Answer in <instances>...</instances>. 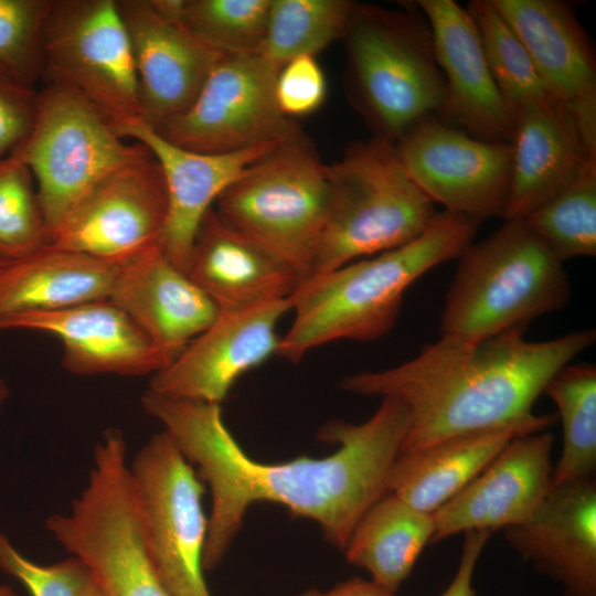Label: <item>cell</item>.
Listing matches in <instances>:
<instances>
[{
  "label": "cell",
  "instance_id": "obj_1",
  "mask_svg": "<svg viewBox=\"0 0 596 596\" xmlns=\"http://www.w3.org/2000/svg\"><path fill=\"white\" fill-rule=\"evenodd\" d=\"M145 411L158 419L211 492L203 568H215L242 526L251 504L267 501L319 523L343 550L362 515L389 493L392 467L405 440L409 415L390 397L361 424L333 419L318 439L339 445L323 458L298 457L280 464L249 457L233 437L221 406L146 391Z\"/></svg>",
  "mask_w": 596,
  "mask_h": 596
},
{
  "label": "cell",
  "instance_id": "obj_2",
  "mask_svg": "<svg viewBox=\"0 0 596 596\" xmlns=\"http://www.w3.org/2000/svg\"><path fill=\"white\" fill-rule=\"evenodd\" d=\"M594 329L529 341L524 329L482 340L440 336L396 366L344 376L353 394L390 397L409 415L401 453L440 439L538 417L533 406L550 379L588 349Z\"/></svg>",
  "mask_w": 596,
  "mask_h": 596
},
{
  "label": "cell",
  "instance_id": "obj_3",
  "mask_svg": "<svg viewBox=\"0 0 596 596\" xmlns=\"http://www.w3.org/2000/svg\"><path fill=\"white\" fill-rule=\"evenodd\" d=\"M479 224L437 212L409 243L305 278L290 297L295 316L276 355L298 363L332 341L382 338L395 326L407 288L432 268L457 259L473 242Z\"/></svg>",
  "mask_w": 596,
  "mask_h": 596
},
{
  "label": "cell",
  "instance_id": "obj_4",
  "mask_svg": "<svg viewBox=\"0 0 596 596\" xmlns=\"http://www.w3.org/2000/svg\"><path fill=\"white\" fill-rule=\"evenodd\" d=\"M341 40L347 94L373 137L395 145L419 121L437 117L445 79L415 1L402 10L354 3Z\"/></svg>",
  "mask_w": 596,
  "mask_h": 596
},
{
  "label": "cell",
  "instance_id": "obj_5",
  "mask_svg": "<svg viewBox=\"0 0 596 596\" xmlns=\"http://www.w3.org/2000/svg\"><path fill=\"white\" fill-rule=\"evenodd\" d=\"M458 263L440 316L441 336L482 340L563 309L571 297L564 263L524 219H507L470 243Z\"/></svg>",
  "mask_w": 596,
  "mask_h": 596
},
{
  "label": "cell",
  "instance_id": "obj_6",
  "mask_svg": "<svg viewBox=\"0 0 596 596\" xmlns=\"http://www.w3.org/2000/svg\"><path fill=\"white\" fill-rule=\"evenodd\" d=\"M327 171V213L309 276L405 245L437 213L389 141L352 142Z\"/></svg>",
  "mask_w": 596,
  "mask_h": 596
},
{
  "label": "cell",
  "instance_id": "obj_7",
  "mask_svg": "<svg viewBox=\"0 0 596 596\" xmlns=\"http://www.w3.org/2000/svg\"><path fill=\"white\" fill-rule=\"evenodd\" d=\"M328 192L327 164L298 130L251 163L213 210L305 279L324 224Z\"/></svg>",
  "mask_w": 596,
  "mask_h": 596
},
{
  "label": "cell",
  "instance_id": "obj_8",
  "mask_svg": "<svg viewBox=\"0 0 596 596\" xmlns=\"http://www.w3.org/2000/svg\"><path fill=\"white\" fill-rule=\"evenodd\" d=\"M148 151L128 143L111 121L75 91L45 83L29 137L10 155L31 171L50 243L82 199L107 174Z\"/></svg>",
  "mask_w": 596,
  "mask_h": 596
},
{
  "label": "cell",
  "instance_id": "obj_9",
  "mask_svg": "<svg viewBox=\"0 0 596 596\" xmlns=\"http://www.w3.org/2000/svg\"><path fill=\"white\" fill-rule=\"evenodd\" d=\"M42 81L75 91L114 126L140 119L138 78L117 0L52 1Z\"/></svg>",
  "mask_w": 596,
  "mask_h": 596
},
{
  "label": "cell",
  "instance_id": "obj_10",
  "mask_svg": "<svg viewBox=\"0 0 596 596\" xmlns=\"http://www.w3.org/2000/svg\"><path fill=\"white\" fill-rule=\"evenodd\" d=\"M129 469L162 585L170 596H211L203 576L204 483L196 470L166 430L141 447Z\"/></svg>",
  "mask_w": 596,
  "mask_h": 596
},
{
  "label": "cell",
  "instance_id": "obj_11",
  "mask_svg": "<svg viewBox=\"0 0 596 596\" xmlns=\"http://www.w3.org/2000/svg\"><path fill=\"white\" fill-rule=\"evenodd\" d=\"M278 72L260 53L221 54L192 105L152 129L169 142L201 153L280 142L300 129L277 105Z\"/></svg>",
  "mask_w": 596,
  "mask_h": 596
},
{
  "label": "cell",
  "instance_id": "obj_12",
  "mask_svg": "<svg viewBox=\"0 0 596 596\" xmlns=\"http://www.w3.org/2000/svg\"><path fill=\"white\" fill-rule=\"evenodd\" d=\"M405 171L443 211L481 221L507 211L513 148L468 135L436 116L415 125L395 145Z\"/></svg>",
  "mask_w": 596,
  "mask_h": 596
},
{
  "label": "cell",
  "instance_id": "obj_13",
  "mask_svg": "<svg viewBox=\"0 0 596 596\" xmlns=\"http://www.w3.org/2000/svg\"><path fill=\"white\" fill-rule=\"evenodd\" d=\"M167 212L163 174L148 149L103 178L50 244L120 265L160 245Z\"/></svg>",
  "mask_w": 596,
  "mask_h": 596
},
{
  "label": "cell",
  "instance_id": "obj_14",
  "mask_svg": "<svg viewBox=\"0 0 596 596\" xmlns=\"http://www.w3.org/2000/svg\"><path fill=\"white\" fill-rule=\"evenodd\" d=\"M288 311L290 299L220 312L170 364L152 374L147 391L220 405L244 373L276 354L277 324Z\"/></svg>",
  "mask_w": 596,
  "mask_h": 596
},
{
  "label": "cell",
  "instance_id": "obj_15",
  "mask_svg": "<svg viewBox=\"0 0 596 596\" xmlns=\"http://www.w3.org/2000/svg\"><path fill=\"white\" fill-rule=\"evenodd\" d=\"M549 430L511 439L461 491L433 513L430 544L470 530L491 533L528 521L553 487Z\"/></svg>",
  "mask_w": 596,
  "mask_h": 596
},
{
  "label": "cell",
  "instance_id": "obj_16",
  "mask_svg": "<svg viewBox=\"0 0 596 596\" xmlns=\"http://www.w3.org/2000/svg\"><path fill=\"white\" fill-rule=\"evenodd\" d=\"M117 6L137 73L140 120L157 128L192 105L221 54L149 0H117Z\"/></svg>",
  "mask_w": 596,
  "mask_h": 596
},
{
  "label": "cell",
  "instance_id": "obj_17",
  "mask_svg": "<svg viewBox=\"0 0 596 596\" xmlns=\"http://www.w3.org/2000/svg\"><path fill=\"white\" fill-rule=\"evenodd\" d=\"M525 47L550 95L596 147V60L573 8L560 0H491Z\"/></svg>",
  "mask_w": 596,
  "mask_h": 596
},
{
  "label": "cell",
  "instance_id": "obj_18",
  "mask_svg": "<svg viewBox=\"0 0 596 596\" xmlns=\"http://www.w3.org/2000/svg\"><path fill=\"white\" fill-rule=\"evenodd\" d=\"M434 41L446 86L437 115L468 135L492 142H512L513 120L496 85L478 28L454 0H417Z\"/></svg>",
  "mask_w": 596,
  "mask_h": 596
},
{
  "label": "cell",
  "instance_id": "obj_19",
  "mask_svg": "<svg viewBox=\"0 0 596 596\" xmlns=\"http://www.w3.org/2000/svg\"><path fill=\"white\" fill-rule=\"evenodd\" d=\"M11 329L56 336L63 344L62 365L76 375L142 376L164 366L157 347L110 299L1 318L0 331Z\"/></svg>",
  "mask_w": 596,
  "mask_h": 596
},
{
  "label": "cell",
  "instance_id": "obj_20",
  "mask_svg": "<svg viewBox=\"0 0 596 596\" xmlns=\"http://www.w3.org/2000/svg\"><path fill=\"white\" fill-rule=\"evenodd\" d=\"M510 547L564 589L596 596L595 477L553 485L525 522L502 530Z\"/></svg>",
  "mask_w": 596,
  "mask_h": 596
},
{
  "label": "cell",
  "instance_id": "obj_21",
  "mask_svg": "<svg viewBox=\"0 0 596 596\" xmlns=\"http://www.w3.org/2000/svg\"><path fill=\"white\" fill-rule=\"evenodd\" d=\"M114 128L123 138L146 146L161 168L168 212L160 247L184 273L204 215L251 163L278 143L228 153H201L169 142L140 119Z\"/></svg>",
  "mask_w": 596,
  "mask_h": 596
},
{
  "label": "cell",
  "instance_id": "obj_22",
  "mask_svg": "<svg viewBox=\"0 0 596 596\" xmlns=\"http://www.w3.org/2000/svg\"><path fill=\"white\" fill-rule=\"evenodd\" d=\"M109 299L157 347L164 366L220 313L216 305L166 256L160 245L118 265Z\"/></svg>",
  "mask_w": 596,
  "mask_h": 596
},
{
  "label": "cell",
  "instance_id": "obj_23",
  "mask_svg": "<svg viewBox=\"0 0 596 596\" xmlns=\"http://www.w3.org/2000/svg\"><path fill=\"white\" fill-rule=\"evenodd\" d=\"M185 274L220 312L290 299L304 280L290 266L221 220L213 207L195 233Z\"/></svg>",
  "mask_w": 596,
  "mask_h": 596
},
{
  "label": "cell",
  "instance_id": "obj_24",
  "mask_svg": "<svg viewBox=\"0 0 596 596\" xmlns=\"http://www.w3.org/2000/svg\"><path fill=\"white\" fill-rule=\"evenodd\" d=\"M511 143L512 179L503 220L524 219L596 160V147L560 103L518 115Z\"/></svg>",
  "mask_w": 596,
  "mask_h": 596
},
{
  "label": "cell",
  "instance_id": "obj_25",
  "mask_svg": "<svg viewBox=\"0 0 596 596\" xmlns=\"http://www.w3.org/2000/svg\"><path fill=\"white\" fill-rule=\"evenodd\" d=\"M551 414L528 422L454 435L423 448L400 453L389 479L393 493L433 514L475 479L513 438L547 430Z\"/></svg>",
  "mask_w": 596,
  "mask_h": 596
},
{
  "label": "cell",
  "instance_id": "obj_26",
  "mask_svg": "<svg viewBox=\"0 0 596 596\" xmlns=\"http://www.w3.org/2000/svg\"><path fill=\"white\" fill-rule=\"evenodd\" d=\"M118 265L45 245L0 270V319L109 299Z\"/></svg>",
  "mask_w": 596,
  "mask_h": 596
},
{
  "label": "cell",
  "instance_id": "obj_27",
  "mask_svg": "<svg viewBox=\"0 0 596 596\" xmlns=\"http://www.w3.org/2000/svg\"><path fill=\"white\" fill-rule=\"evenodd\" d=\"M434 531L433 514L387 493L362 515L342 551L351 565L371 574V581L396 593Z\"/></svg>",
  "mask_w": 596,
  "mask_h": 596
},
{
  "label": "cell",
  "instance_id": "obj_28",
  "mask_svg": "<svg viewBox=\"0 0 596 596\" xmlns=\"http://www.w3.org/2000/svg\"><path fill=\"white\" fill-rule=\"evenodd\" d=\"M546 394L557 407L563 430L553 485L594 477L596 470V368L566 364L547 382Z\"/></svg>",
  "mask_w": 596,
  "mask_h": 596
},
{
  "label": "cell",
  "instance_id": "obj_29",
  "mask_svg": "<svg viewBox=\"0 0 596 596\" xmlns=\"http://www.w3.org/2000/svg\"><path fill=\"white\" fill-rule=\"evenodd\" d=\"M466 9L478 28L488 65L512 120L526 110L557 103L491 0H471Z\"/></svg>",
  "mask_w": 596,
  "mask_h": 596
},
{
  "label": "cell",
  "instance_id": "obj_30",
  "mask_svg": "<svg viewBox=\"0 0 596 596\" xmlns=\"http://www.w3.org/2000/svg\"><path fill=\"white\" fill-rule=\"evenodd\" d=\"M350 0H272L260 54L279 70L341 40L354 7Z\"/></svg>",
  "mask_w": 596,
  "mask_h": 596
},
{
  "label": "cell",
  "instance_id": "obj_31",
  "mask_svg": "<svg viewBox=\"0 0 596 596\" xmlns=\"http://www.w3.org/2000/svg\"><path fill=\"white\" fill-rule=\"evenodd\" d=\"M524 221L562 263L595 256L596 160Z\"/></svg>",
  "mask_w": 596,
  "mask_h": 596
},
{
  "label": "cell",
  "instance_id": "obj_32",
  "mask_svg": "<svg viewBox=\"0 0 596 596\" xmlns=\"http://www.w3.org/2000/svg\"><path fill=\"white\" fill-rule=\"evenodd\" d=\"M272 0H184L180 22L220 54H258Z\"/></svg>",
  "mask_w": 596,
  "mask_h": 596
},
{
  "label": "cell",
  "instance_id": "obj_33",
  "mask_svg": "<svg viewBox=\"0 0 596 596\" xmlns=\"http://www.w3.org/2000/svg\"><path fill=\"white\" fill-rule=\"evenodd\" d=\"M49 244L34 178L9 155L0 161V260L25 257Z\"/></svg>",
  "mask_w": 596,
  "mask_h": 596
},
{
  "label": "cell",
  "instance_id": "obj_34",
  "mask_svg": "<svg viewBox=\"0 0 596 596\" xmlns=\"http://www.w3.org/2000/svg\"><path fill=\"white\" fill-rule=\"evenodd\" d=\"M53 0H0V70L34 87L43 77V38Z\"/></svg>",
  "mask_w": 596,
  "mask_h": 596
},
{
  "label": "cell",
  "instance_id": "obj_35",
  "mask_svg": "<svg viewBox=\"0 0 596 596\" xmlns=\"http://www.w3.org/2000/svg\"><path fill=\"white\" fill-rule=\"evenodd\" d=\"M0 570L14 577L31 596H87L95 581L76 556L51 565L23 556L0 531Z\"/></svg>",
  "mask_w": 596,
  "mask_h": 596
},
{
  "label": "cell",
  "instance_id": "obj_36",
  "mask_svg": "<svg viewBox=\"0 0 596 596\" xmlns=\"http://www.w3.org/2000/svg\"><path fill=\"white\" fill-rule=\"evenodd\" d=\"M326 95V77L313 55L288 61L277 74L276 102L281 113L290 119L318 110Z\"/></svg>",
  "mask_w": 596,
  "mask_h": 596
},
{
  "label": "cell",
  "instance_id": "obj_37",
  "mask_svg": "<svg viewBox=\"0 0 596 596\" xmlns=\"http://www.w3.org/2000/svg\"><path fill=\"white\" fill-rule=\"evenodd\" d=\"M39 91L0 70V161L31 134L38 114Z\"/></svg>",
  "mask_w": 596,
  "mask_h": 596
},
{
  "label": "cell",
  "instance_id": "obj_38",
  "mask_svg": "<svg viewBox=\"0 0 596 596\" xmlns=\"http://www.w3.org/2000/svg\"><path fill=\"white\" fill-rule=\"evenodd\" d=\"M492 533L486 530H470L464 533L462 550L457 571L448 587L440 596H475L472 577L478 560Z\"/></svg>",
  "mask_w": 596,
  "mask_h": 596
},
{
  "label": "cell",
  "instance_id": "obj_39",
  "mask_svg": "<svg viewBox=\"0 0 596 596\" xmlns=\"http://www.w3.org/2000/svg\"><path fill=\"white\" fill-rule=\"evenodd\" d=\"M299 596H396V594L383 588L373 581L354 577L339 583L327 592L308 589Z\"/></svg>",
  "mask_w": 596,
  "mask_h": 596
},
{
  "label": "cell",
  "instance_id": "obj_40",
  "mask_svg": "<svg viewBox=\"0 0 596 596\" xmlns=\"http://www.w3.org/2000/svg\"><path fill=\"white\" fill-rule=\"evenodd\" d=\"M9 395V389L6 385L4 381L0 379V409L2 407L3 402Z\"/></svg>",
  "mask_w": 596,
  "mask_h": 596
},
{
  "label": "cell",
  "instance_id": "obj_41",
  "mask_svg": "<svg viewBox=\"0 0 596 596\" xmlns=\"http://www.w3.org/2000/svg\"><path fill=\"white\" fill-rule=\"evenodd\" d=\"M0 596H20V595L8 585H0Z\"/></svg>",
  "mask_w": 596,
  "mask_h": 596
},
{
  "label": "cell",
  "instance_id": "obj_42",
  "mask_svg": "<svg viewBox=\"0 0 596 596\" xmlns=\"http://www.w3.org/2000/svg\"><path fill=\"white\" fill-rule=\"evenodd\" d=\"M87 596H106V595L95 582Z\"/></svg>",
  "mask_w": 596,
  "mask_h": 596
},
{
  "label": "cell",
  "instance_id": "obj_43",
  "mask_svg": "<svg viewBox=\"0 0 596 596\" xmlns=\"http://www.w3.org/2000/svg\"><path fill=\"white\" fill-rule=\"evenodd\" d=\"M9 260H0V270L2 269V267L8 263Z\"/></svg>",
  "mask_w": 596,
  "mask_h": 596
}]
</instances>
